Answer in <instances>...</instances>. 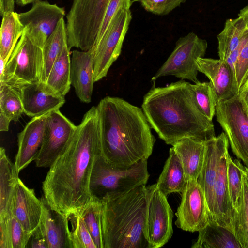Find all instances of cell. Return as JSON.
Wrapping results in <instances>:
<instances>
[{
  "label": "cell",
  "instance_id": "2",
  "mask_svg": "<svg viewBox=\"0 0 248 248\" xmlns=\"http://www.w3.org/2000/svg\"><path fill=\"white\" fill-rule=\"evenodd\" d=\"M141 108L151 128L167 144L185 138L205 141L216 136L212 121L197 104L191 84L184 80L154 85L144 95Z\"/></svg>",
  "mask_w": 248,
  "mask_h": 248
},
{
  "label": "cell",
  "instance_id": "42",
  "mask_svg": "<svg viewBox=\"0 0 248 248\" xmlns=\"http://www.w3.org/2000/svg\"><path fill=\"white\" fill-rule=\"evenodd\" d=\"M15 0H0V12L2 16L5 14L14 11Z\"/></svg>",
  "mask_w": 248,
  "mask_h": 248
},
{
  "label": "cell",
  "instance_id": "20",
  "mask_svg": "<svg viewBox=\"0 0 248 248\" xmlns=\"http://www.w3.org/2000/svg\"><path fill=\"white\" fill-rule=\"evenodd\" d=\"M229 155L226 151L220 160L214 193V213L212 222L233 232L232 222L235 215L227 182V163Z\"/></svg>",
  "mask_w": 248,
  "mask_h": 248
},
{
  "label": "cell",
  "instance_id": "16",
  "mask_svg": "<svg viewBox=\"0 0 248 248\" xmlns=\"http://www.w3.org/2000/svg\"><path fill=\"white\" fill-rule=\"evenodd\" d=\"M16 88L21 99L24 113L32 118L58 110L65 102V97L56 94L42 81L21 85Z\"/></svg>",
  "mask_w": 248,
  "mask_h": 248
},
{
  "label": "cell",
  "instance_id": "22",
  "mask_svg": "<svg viewBox=\"0 0 248 248\" xmlns=\"http://www.w3.org/2000/svg\"><path fill=\"white\" fill-rule=\"evenodd\" d=\"M42 211L37 227L46 238L48 248H70L65 218L52 210L45 198H41Z\"/></svg>",
  "mask_w": 248,
  "mask_h": 248
},
{
  "label": "cell",
  "instance_id": "3",
  "mask_svg": "<svg viewBox=\"0 0 248 248\" xmlns=\"http://www.w3.org/2000/svg\"><path fill=\"white\" fill-rule=\"evenodd\" d=\"M96 108L105 159L122 167L147 160L155 140L142 108L111 96L101 99Z\"/></svg>",
  "mask_w": 248,
  "mask_h": 248
},
{
  "label": "cell",
  "instance_id": "14",
  "mask_svg": "<svg viewBox=\"0 0 248 248\" xmlns=\"http://www.w3.org/2000/svg\"><path fill=\"white\" fill-rule=\"evenodd\" d=\"M181 193V202L175 213V224L185 231L199 232L209 221L204 192L196 180H189Z\"/></svg>",
  "mask_w": 248,
  "mask_h": 248
},
{
  "label": "cell",
  "instance_id": "8",
  "mask_svg": "<svg viewBox=\"0 0 248 248\" xmlns=\"http://www.w3.org/2000/svg\"><path fill=\"white\" fill-rule=\"evenodd\" d=\"M42 49L35 45L23 32L8 61L0 81L15 88L42 81Z\"/></svg>",
  "mask_w": 248,
  "mask_h": 248
},
{
  "label": "cell",
  "instance_id": "25",
  "mask_svg": "<svg viewBox=\"0 0 248 248\" xmlns=\"http://www.w3.org/2000/svg\"><path fill=\"white\" fill-rule=\"evenodd\" d=\"M186 183L187 180L181 160L173 147H171L156 184L158 189L167 196L171 193L182 192Z\"/></svg>",
  "mask_w": 248,
  "mask_h": 248
},
{
  "label": "cell",
  "instance_id": "21",
  "mask_svg": "<svg viewBox=\"0 0 248 248\" xmlns=\"http://www.w3.org/2000/svg\"><path fill=\"white\" fill-rule=\"evenodd\" d=\"M70 79L79 99L91 102L94 81L93 55L89 51H72Z\"/></svg>",
  "mask_w": 248,
  "mask_h": 248
},
{
  "label": "cell",
  "instance_id": "23",
  "mask_svg": "<svg viewBox=\"0 0 248 248\" xmlns=\"http://www.w3.org/2000/svg\"><path fill=\"white\" fill-rule=\"evenodd\" d=\"M205 141L185 138L172 145L181 160L187 181L197 180L201 173L205 152Z\"/></svg>",
  "mask_w": 248,
  "mask_h": 248
},
{
  "label": "cell",
  "instance_id": "41",
  "mask_svg": "<svg viewBox=\"0 0 248 248\" xmlns=\"http://www.w3.org/2000/svg\"><path fill=\"white\" fill-rule=\"evenodd\" d=\"M248 40V34L244 37L239 46L229 55L225 61L230 67L233 76L236 78V66L240 52Z\"/></svg>",
  "mask_w": 248,
  "mask_h": 248
},
{
  "label": "cell",
  "instance_id": "46",
  "mask_svg": "<svg viewBox=\"0 0 248 248\" xmlns=\"http://www.w3.org/2000/svg\"><path fill=\"white\" fill-rule=\"evenodd\" d=\"M36 0H16V3L18 5L24 6L31 3H33Z\"/></svg>",
  "mask_w": 248,
  "mask_h": 248
},
{
  "label": "cell",
  "instance_id": "35",
  "mask_svg": "<svg viewBox=\"0 0 248 248\" xmlns=\"http://www.w3.org/2000/svg\"><path fill=\"white\" fill-rule=\"evenodd\" d=\"M195 98L199 108L210 121L216 114L218 99L213 86L210 82L199 81L191 84Z\"/></svg>",
  "mask_w": 248,
  "mask_h": 248
},
{
  "label": "cell",
  "instance_id": "10",
  "mask_svg": "<svg viewBox=\"0 0 248 248\" xmlns=\"http://www.w3.org/2000/svg\"><path fill=\"white\" fill-rule=\"evenodd\" d=\"M131 19L130 9H120L99 42L89 50L93 55L94 82L106 77L109 69L120 56Z\"/></svg>",
  "mask_w": 248,
  "mask_h": 248
},
{
  "label": "cell",
  "instance_id": "32",
  "mask_svg": "<svg viewBox=\"0 0 248 248\" xmlns=\"http://www.w3.org/2000/svg\"><path fill=\"white\" fill-rule=\"evenodd\" d=\"M64 218L70 248H97L79 214L71 213Z\"/></svg>",
  "mask_w": 248,
  "mask_h": 248
},
{
  "label": "cell",
  "instance_id": "18",
  "mask_svg": "<svg viewBox=\"0 0 248 248\" xmlns=\"http://www.w3.org/2000/svg\"><path fill=\"white\" fill-rule=\"evenodd\" d=\"M48 114L32 118L18 134V150L14 163L18 173L35 160L43 142Z\"/></svg>",
  "mask_w": 248,
  "mask_h": 248
},
{
  "label": "cell",
  "instance_id": "34",
  "mask_svg": "<svg viewBox=\"0 0 248 248\" xmlns=\"http://www.w3.org/2000/svg\"><path fill=\"white\" fill-rule=\"evenodd\" d=\"M0 112L11 121H18L24 109L17 88L5 82L0 81Z\"/></svg>",
  "mask_w": 248,
  "mask_h": 248
},
{
  "label": "cell",
  "instance_id": "7",
  "mask_svg": "<svg viewBox=\"0 0 248 248\" xmlns=\"http://www.w3.org/2000/svg\"><path fill=\"white\" fill-rule=\"evenodd\" d=\"M216 120L226 135L232 152L248 167V105L239 94L218 101Z\"/></svg>",
  "mask_w": 248,
  "mask_h": 248
},
{
  "label": "cell",
  "instance_id": "43",
  "mask_svg": "<svg viewBox=\"0 0 248 248\" xmlns=\"http://www.w3.org/2000/svg\"><path fill=\"white\" fill-rule=\"evenodd\" d=\"M11 120L2 113H0V131H8Z\"/></svg>",
  "mask_w": 248,
  "mask_h": 248
},
{
  "label": "cell",
  "instance_id": "17",
  "mask_svg": "<svg viewBox=\"0 0 248 248\" xmlns=\"http://www.w3.org/2000/svg\"><path fill=\"white\" fill-rule=\"evenodd\" d=\"M42 211V201L33 189L26 186L18 179L15 188L11 214L15 216L25 232L31 237L38 227Z\"/></svg>",
  "mask_w": 248,
  "mask_h": 248
},
{
  "label": "cell",
  "instance_id": "30",
  "mask_svg": "<svg viewBox=\"0 0 248 248\" xmlns=\"http://www.w3.org/2000/svg\"><path fill=\"white\" fill-rule=\"evenodd\" d=\"M67 43L66 25L64 18H62L60 21L55 30L47 39L42 48V82H46L54 62Z\"/></svg>",
  "mask_w": 248,
  "mask_h": 248
},
{
  "label": "cell",
  "instance_id": "9",
  "mask_svg": "<svg viewBox=\"0 0 248 248\" xmlns=\"http://www.w3.org/2000/svg\"><path fill=\"white\" fill-rule=\"evenodd\" d=\"M207 48V41L190 32L180 38L175 47L166 62L152 78L173 76L181 79H188L194 83L198 82L196 60L204 57Z\"/></svg>",
  "mask_w": 248,
  "mask_h": 248
},
{
  "label": "cell",
  "instance_id": "38",
  "mask_svg": "<svg viewBox=\"0 0 248 248\" xmlns=\"http://www.w3.org/2000/svg\"><path fill=\"white\" fill-rule=\"evenodd\" d=\"M132 1L131 0H110L106 9L98 34L93 47L101 40L113 18L122 8L130 9Z\"/></svg>",
  "mask_w": 248,
  "mask_h": 248
},
{
  "label": "cell",
  "instance_id": "13",
  "mask_svg": "<svg viewBox=\"0 0 248 248\" xmlns=\"http://www.w3.org/2000/svg\"><path fill=\"white\" fill-rule=\"evenodd\" d=\"M77 128L59 109L47 116L41 146L34 160L39 168H48L67 145Z\"/></svg>",
  "mask_w": 248,
  "mask_h": 248
},
{
  "label": "cell",
  "instance_id": "31",
  "mask_svg": "<svg viewBox=\"0 0 248 248\" xmlns=\"http://www.w3.org/2000/svg\"><path fill=\"white\" fill-rule=\"evenodd\" d=\"M235 209L233 232L242 248H248V182L245 175L241 194Z\"/></svg>",
  "mask_w": 248,
  "mask_h": 248
},
{
  "label": "cell",
  "instance_id": "33",
  "mask_svg": "<svg viewBox=\"0 0 248 248\" xmlns=\"http://www.w3.org/2000/svg\"><path fill=\"white\" fill-rule=\"evenodd\" d=\"M102 209L101 199L94 195L91 202L79 213L97 248H103L101 231Z\"/></svg>",
  "mask_w": 248,
  "mask_h": 248
},
{
  "label": "cell",
  "instance_id": "27",
  "mask_svg": "<svg viewBox=\"0 0 248 248\" xmlns=\"http://www.w3.org/2000/svg\"><path fill=\"white\" fill-rule=\"evenodd\" d=\"M67 43L54 62L45 82L56 94L65 97L71 85V59Z\"/></svg>",
  "mask_w": 248,
  "mask_h": 248
},
{
  "label": "cell",
  "instance_id": "26",
  "mask_svg": "<svg viewBox=\"0 0 248 248\" xmlns=\"http://www.w3.org/2000/svg\"><path fill=\"white\" fill-rule=\"evenodd\" d=\"M198 232L192 248H242L232 231L214 222Z\"/></svg>",
  "mask_w": 248,
  "mask_h": 248
},
{
  "label": "cell",
  "instance_id": "39",
  "mask_svg": "<svg viewBox=\"0 0 248 248\" xmlns=\"http://www.w3.org/2000/svg\"><path fill=\"white\" fill-rule=\"evenodd\" d=\"M186 0H136L147 11L157 15H165Z\"/></svg>",
  "mask_w": 248,
  "mask_h": 248
},
{
  "label": "cell",
  "instance_id": "44",
  "mask_svg": "<svg viewBox=\"0 0 248 248\" xmlns=\"http://www.w3.org/2000/svg\"><path fill=\"white\" fill-rule=\"evenodd\" d=\"M245 100L248 105V76L239 89V93Z\"/></svg>",
  "mask_w": 248,
  "mask_h": 248
},
{
  "label": "cell",
  "instance_id": "40",
  "mask_svg": "<svg viewBox=\"0 0 248 248\" xmlns=\"http://www.w3.org/2000/svg\"><path fill=\"white\" fill-rule=\"evenodd\" d=\"M248 76V40L243 46L236 66V78L239 91Z\"/></svg>",
  "mask_w": 248,
  "mask_h": 248
},
{
  "label": "cell",
  "instance_id": "47",
  "mask_svg": "<svg viewBox=\"0 0 248 248\" xmlns=\"http://www.w3.org/2000/svg\"><path fill=\"white\" fill-rule=\"evenodd\" d=\"M6 63L0 56V78L3 75Z\"/></svg>",
  "mask_w": 248,
  "mask_h": 248
},
{
  "label": "cell",
  "instance_id": "45",
  "mask_svg": "<svg viewBox=\"0 0 248 248\" xmlns=\"http://www.w3.org/2000/svg\"><path fill=\"white\" fill-rule=\"evenodd\" d=\"M238 17L243 19L248 31V5L240 10Z\"/></svg>",
  "mask_w": 248,
  "mask_h": 248
},
{
  "label": "cell",
  "instance_id": "19",
  "mask_svg": "<svg viewBox=\"0 0 248 248\" xmlns=\"http://www.w3.org/2000/svg\"><path fill=\"white\" fill-rule=\"evenodd\" d=\"M196 62L198 71L204 74L212 84L218 101L238 94L236 79L225 60L203 57Z\"/></svg>",
  "mask_w": 248,
  "mask_h": 248
},
{
  "label": "cell",
  "instance_id": "12",
  "mask_svg": "<svg viewBox=\"0 0 248 248\" xmlns=\"http://www.w3.org/2000/svg\"><path fill=\"white\" fill-rule=\"evenodd\" d=\"M65 16L63 8L41 0L34 1L29 10L18 14L25 34L41 49Z\"/></svg>",
  "mask_w": 248,
  "mask_h": 248
},
{
  "label": "cell",
  "instance_id": "36",
  "mask_svg": "<svg viewBox=\"0 0 248 248\" xmlns=\"http://www.w3.org/2000/svg\"><path fill=\"white\" fill-rule=\"evenodd\" d=\"M244 175L245 166L239 160H233L229 155L227 163V182L231 199L234 209L237 205L241 194Z\"/></svg>",
  "mask_w": 248,
  "mask_h": 248
},
{
  "label": "cell",
  "instance_id": "37",
  "mask_svg": "<svg viewBox=\"0 0 248 248\" xmlns=\"http://www.w3.org/2000/svg\"><path fill=\"white\" fill-rule=\"evenodd\" d=\"M5 220L7 226L11 248H24L27 247L31 236L26 233L20 223L14 215L0 218Z\"/></svg>",
  "mask_w": 248,
  "mask_h": 248
},
{
  "label": "cell",
  "instance_id": "11",
  "mask_svg": "<svg viewBox=\"0 0 248 248\" xmlns=\"http://www.w3.org/2000/svg\"><path fill=\"white\" fill-rule=\"evenodd\" d=\"M146 229L149 248H159L165 245L173 234V212L167 196L156 183L146 186Z\"/></svg>",
  "mask_w": 248,
  "mask_h": 248
},
{
  "label": "cell",
  "instance_id": "6",
  "mask_svg": "<svg viewBox=\"0 0 248 248\" xmlns=\"http://www.w3.org/2000/svg\"><path fill=\"white\" fill-rule=\"evenodd\" d=\"M110 0H73L66 15L67 45L87 51L93 46Z\"/></svg>",
  "mask_w": 248,
  "mask_h": 248
},
{
  "label": "cell",
  "instance_id": "24",
  "mask_svg": "<svg viewBox=\"0 0 248 248\" xmlns=\"http://www.w3.org/2000/svg\"><path fill=\"white\" fill-rule=\"evenodd\" d=\"M18 173L7 156L5 149H0V218L11 215L15 188L19 178Z\"/></svg>",
  "mask_w": 248,
  "mask_h": 248
},
{
  "label": "cell",
  "instance_id": "1",
  "mask_svg": "<svg viewBox=\"0 0 248 248\" xmlns=\"http://www.w3.org/2000/svg\"><path fill=\"white\" fill-rule=\"evenodd\" d=\"M102 155L96 106L84 115L72 138L50 166L43 182L44 198L64 217L79 214L92 200L90 186L94 164Z\"/></svg>",
  "mask_w": 248,
  "mask_h": 248
},
{
  "label": "cell",
  "instance_id": "29",
  "mask_svg": "<svg viewBox=\"0 0 248 248\" xmlns=\"http://www.w3.org/2000/svg\"><path fill=\"white\" fill-rule=\"evenodd\" d=\"M248 34V31L242 18L238 17L235 19H227L224 29L217 36L219 59L226 60Z\"/></svg>",
  "mask_w": 248,
  "mask_h": 248
},
{
  "label": "cell",
  "instance_id": "15",
  "mask_svg": "<svg viewBox=\"0 0 248 248\" xmlns=\"http://www.w3.org/2000/svg\"><path fill=\"white\" fill-rule=\"evenodd\" d=\"M205 152L202 167L197 180L205 196L209 221H212L214 213V187L220 160L229 148V140L222 132L205 141Z\"/></svg>",
  "mask_w": 248,
  "mask_h": 248
},
{
  "label": "cell",
  "instance_id": "48",
  "mask_svg": "<svg viewBox=\"0 0 248 248\" xmlns=\"http://www.w3.org/2000/svg\"><path fill=\"white\" fill-rule=\"evenodd\" d=\"M245 176L248 182V167L245 166Z\"/></svg>",
  "mask_w": 248,
  "mask_h": 248
},
{
  "label": "cell",
  "instance_id": "5",
  "mask_svg": "<svg viewBox=\"0 0 248 248\" xmlns=\"http://www.w3.org/2000/svg\"><path fill=\"white\" fill-rule=\"evenodd\" d=\"M149 176L147 160L122 167L110 164L102 155L94 164L90 186L93 195L100 199L115 198L137 186L145 185Z\"/></svg>",
  "mask_w": 248,
  "mask_h": 248
},
{
  "label": "cell",
  "instance_id": "28",
  "mask_svg": "<svg viewBox=\"0 0 248 248\" xmlns=\"http://www.w3.org/2000/svg\"><path fill=\"white\" fill-rule=\"evenodd\" d=\"M0 31V56L7 63L24 28L19 20L18 14L13 11L2 16Z\"/></svg>",
  "mask_w": 248,
  "mask_h": 248
},
{
  "label": "cell",
  "instance_id": "4",
  "mask_svg": "<svg viewBox=\"0 0 248 248\" xmlns=\"http://www.w3.org/2000/svg\"><path fill=\"white\" fill-rule=\"evenodd\" d=\"M101 199L103 248H149L146 186H137L115 198Z\"/></svg>",
  "mask_w": 248,
  "mask_h": 248
}]
</instances>
